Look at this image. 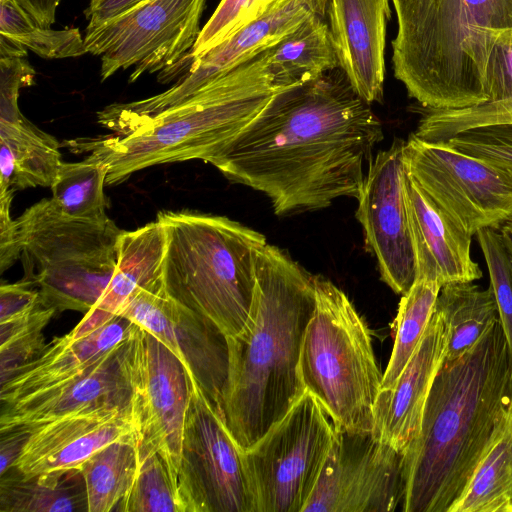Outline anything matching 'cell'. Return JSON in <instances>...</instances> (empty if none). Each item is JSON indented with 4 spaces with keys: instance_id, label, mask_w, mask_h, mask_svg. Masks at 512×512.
Wrapping results in <instances>:
<instances>
[{
    "instance_id": "7bdbcfd3",
    "label": "cell",
    "mask_w": 512,
    "mask_h": 512,
    "mask_svg": "<svg viewBox=\"0 0 512 512\" xmlns=\"http://www.w3.org/2000/svg\"><path fill=\"white\" fill-rule=\"evenodd\" d=\"M145 0H90L84 11L87 28L98 27L134 8Z\"/></svg>"
},
{
    "instance_id": "8992f818",
    "label": "cell",
    "mask_w": 512,
    "mask_h": 512,
    "mask_svg": "<svg viewBox=\"0 0 512 512\" xmlns=\"http://www.w3.org/2000/svg\"><path fill=\"white\" fill-rule=\"evenodd\" d=\"M166 252L163 278L172 297L209 318L227 336L245 327L256 287L260 232L226 216L160 211Z\"/></svg>"
},
{
    "instance_id": "7402d4cb",
    "label": "cell",
    "mask_w": 512,
    "mask_h": 512,
    "mask_svg": "<svg viewBox=\"0 0 512 512\" xmlns=\"http://www.w3.org/2000/svg\"><path fill=\"white\" fill-rule=\"evenodd\" d=\"M405 203L415 259V279L441 286L473 282L482 271L471 257V239L410 177L404 181Z\"/></svg>"
},
{
    "instance_id": "b9f144b4",
    "label": "cell",
    "mask_w": 512,
    "mask_h": 512,
    "mask_svg": "<svg viewBox=\"0 0 512 512\" xmlns=\"http://www.w3.org/2000/svg\"><path fill=\"white\" fill-rule=\"evenodd\" d=\"M14 189L0 190V272L9 269L20 258L18 226L10 214Z\"/></svg>"
},
{
    "instance_id": "9a60e30c",
    "label": "cell",
    "mask_w": 512,
    "mask_h": 512,
    "mask_svg": "<svg viewBox=\"0 0 512 512\" xmlns=\"http://www.w3.org/2000/svg\"><path fill=\"white\" fill-rule=\"evenodd\" d=\"M117 316L141 326L167 346L222 413L229 369L227 336L209 318L172 297L162 272L139 286Z\"/></svg>"
},
{
    "instance_id": "7a4b0ae2",
    "label": "cell",
    "mask_w": 512,
    "mask_h": 512,
    "mask_svg": "<svg viewBox=\"0 0 512 512\" xmlns=\"http://www.w3.org/2000/svg\"><path fill=\"white\" fill-rule=\"evenodd\" d=\"M512 412V354L500 319L443 361L406 451L404 512H448Z\"/></svg>"
},
{
    "instance_id": "30bf717a",
    "label": "cell",
    "mask_w": 512,
    "mask_h": 512,
    "mask_svg": "<svg viewBox=\"0 0 512 512\" xmlns=\"http://www.w3.org/2000/svg\"><path fill=\"white\" fill-rule=\"evenodd\" d=\"M122 364L131 388L139 463L158 453L178 489L192 376L167 346L133 322L123 346Z\"/></svg>"
},
{
    "instance_id": "f35d334b",
    "label": "cell",
    "mask_w": 512,
    "mask_h": 512,
    "mask_svg": "<svg viewBox=\"0 0 512 512\" xmlns=\"http://www.w3.org/2000/svg\"><path fill=\"white\" fill-rule=\"evenodd\" d=\"M445 142L465 154L512 165V124L468 130Z\"/></svg>"
},
{
    "instance_id": "8fae6325",
    "label": "cell",
    "mask_w": 512,
    "mask_h": 512,
    "mask_svg": "<svg viewBox=\"0 0 512 512\" xmlns=\"http://www.w3.org/2000/svg\"><path fill=\"white\" fill-rule=\"evenodd\" d=\"M403 158L410 177L467 235L512 220V165L413 134L405 141Z\"/></svg>"
},
{
    "instance_id": "ba28073f",
    "label": "cell",
    "mask_w": 512,
    "mask_h": 512,
    "mask_svg": "<svg viewBox=\"0 0 512 512\" xmlns=\"http://www.w3.org/2000/svg\"><path fill=\"white\" fill-rule=\"evenodd\" d=\"M16 222L23 279L38 288L41 304L56 312L90 311L114 274L123 230L109 217H70L51 198L27 208Z\"/></svg>"
},
{
    "instance_id": "d6a6232c",
    "label": "cell",
    "mask_w": 512,
    "mask_h": 512,
    "mask_svg": "<svg viewBox=\"0 0 512 512\" xmlns=\"http://www.w3.org/2000/svg\"><path fill=\"white\" fill-rule=\"evenodd\" d=\"M0 35L45 59H63L87 53L78 28L54 30L39 25L16 0H0Z\"/></svg>"
},
{
    "instance_id": "e575fe53",
    "label": "cell",
    "mask_w": 512,
    "mask_h": 512,
    "mask_svg": "<svg viewBox=\"0 0 512 512\" xmlns=\"http://www.w3.org/2000/svg\"><path fill=\"white\" fill-rule=\"evenodd\" d=\"M56 313L40 302L30 314L0 323V384L45 348L42 331Z\"/></svg>"
},
{
    "instance_id": "ffe728a7",
    "label": "cell",
    "mask_w": 512,
    "mask_h": 512,
    "mask_svg": "<svg viewBox=\"0 0 512 512\" xmlns=\"http://www.w3.org/2000/svg\"><path fill=\"white\" fill-rule=\"evenodd\" d=\"M446 355L443 322L433 310L423 338L388 389H381L373 410V435L405 452L420 433L433 381Z\"/></svg>"
},
{
    "instance_id": "e0dca14e",
    "label": "cell",
    "mask_w": 512,
    "mask_h": 512,
    "mask_svg": "<svg viewBox=\"0 0 512 512\" xmlns=\"http://www.w3.org/2000/svg\"><path fill=\"white\" fill-rule=\"evenodd\" d=\"M405 141L394 139L368 164L356 198V218L366 244L377 259L381 279L395 293L405 294L415 280V259L405 203Z\"/></svg>"
},
{
    "instance_id": "52a82bcc",
    "label": "cell",
    "mask_w": 512,
    "mask_h": 512,
    "mask_svg": "<svg viewBox=\"0 0 512 512\" xmlns=\"http://www.w3.org/2000/svg\"><path fill=\"white\" fill-rule=\"evenodd\" d=\"M315 306L306 327L300 374L305 390L322 405L334 427L373 428V410L383 373L369 329L347 295L314 276Z\"/></svg>"
},
{
    "instance_id": "74e56055",
    "label": "cell",
    "mask_w": 512,
    "mask_h": 512,
    "mask_svg": "<svg viewBox=\"0 0 512 512\" xmlns=\"http://www.w3.org/2000/svg\"><path fill=\"white\" fill-rule=\"evenodd\" d=\"M255 3L256 0H221L201 29L188 59L201 58L249 24Z\"/></svg>"
},
{
    "instance_id": "f546056e",
    "label": "cell",
    "mask_w": 512,
    "mask_h": 512,
    "mask_svg": "<svg viewBox=\"0 0 512 512\" xmlns=\"http://www.w3.org/2000/svg\"><path fill=\"white\" fill-rule=\"evenodd\" d=\"M135 439L112 442L80 467L86 486L88 512H120L139 470Z\"/></svg>"
},
{
    "instance_id": "4fadbf2b",
    "label": "cell",
    "mask_w": 512,
    "mask_h": 512,
    "mask_svg": "<svg viewBox=\"0 0 512 512\" xmlns=\"http://www.w3.org/2000/svg\"><path fill=\"white\" fill-rule=\"evenodd\" d=\"M178 490L184 512H255L243 449L193 377Z\"/></svg>"
},
{
    "instance_id": "5b68a950",
    "label": "cell",
    "mask_w": 512,
    "mask_h": 512,
    "mask_svg": "<svg viewBox=\"0 0 512 512\" xmlns=\"http://www.w3.org/2000/svg\"><path fill=\"white\" fill-rule=\"evenodd\" d=\"M394 76L430 110L488 101L486 65L497 38L512 32V0H391Z\"/></svg>"
},
{
    "instance_id": "4316f807",
    "label": "cell",
    "mask_w": 512,
    "mask_h": 512,
    "mask_svg": "<svg viewBox=\"0 0 512 512\" xmlns=\"http://www.w3.org/2000/svg\"><path fill=\"white\" fill-rule=\"evenodd\" d=\"M434 310L444 326V361H452L465 354L499 319L492 288L483 289L473 282L442 286Z\"/></svg>"
},
{
    "instance_id": "2e32d148",
    "label": "cell",
    "mask_w": 512,
    "mask_h": 512,
    "mask_svg": "<svg viewBox=\"0 0 512 512\" xmlns=\"http://www.w3.org/2000/svg\"><path fill=\"white\" fill-rule=\"evenodd\" d=\"M326 6L327 0H294L252 21L201 58L190 61L188 71L167 90L145 99L115 103L116 122L126 131L136 129L221 74L276 46L311 17L325 16Z\"/></svg>"
},
{
    "instance_id": "f1b7e54d",
    "label": "cell",
    "mask_w": 512,
    "mask_h": 512,
    "mask_svg": "<svg viewBox=\"0 0 512 512\" xmlns=\"http://www.w3.org/2000/svg\"><path fill=\"white\" fill-rule=\"evenodd\" d=\"M448 512H512V412Z\"/></svg>"
},
{
    "instance_id": "ee69618b",
    "label": "cell",
    "mask_w": 512,
    "mask_h": 512,
    "mask_svg": "<svg viewBox=\"0 0 512 512\" xmlns=\"http://www.w3.org/2000/svg\"><path fill=\"white\" fill-rule=\"evenodd\" d=\"M0 476L7 470L14 467L24 445L26 444L30 431L24 428H13L0 432Z\"/></svg>"
},
{
    "instance_id": "bcb514c9",
    "label": "cell",
    "mask_w": 512,
    "mask_h": 512,
    "mask_svg": "<svg viewBox=\"0 0 512 512\" xmlns=\"http://www.w3.org/2000/svg\"><path fill=\"white\" fill-rule=\"evenodd\" d=\"M500 232L503 236L504 242L512 254V220L506 222L501 226Z\"/></svg>"
},
{
    "instance_id": "d590c367",
    "label": "cell",
    "mask_w": 512,
    "mask_h": 512,
    "mask_svg": "<svg viewBox=\"0 0 512 512\" xmlns=\"http://www.w3.org/2000/svg\"><path fill=\"white\" fill-rule=\"evenodd\" d=\"M120 512H184L178 489L158 453L145 457Z\"/></svg>"
},
{
    "instance_id": "83f0119b",
    "label": "cell",
    "mask_w": 512,
    "mask_h": 512,
    "mask_svg": "<svg viewBox=\"0 0 512 512\" xmlns=\"http://www.w3.org/2000/svg\"><path fill=\"white\" fill-rule=\"evenodd\" d=\"M270 68L291 86L313 82L338 66L328 23L315 15L270 50Z\"/></svg>"
},
{
    "instance_id": "44dd1931",
    "label": "cell",
    "mask_w": 512,
    "mask_h": 512,
    "mask_svg": "<svg viewBox=\"0 0 512 512\" xmlns=\"http://www.w3.org/2000/svg\"><path fill=\"white\" fill-rule=\"evenodd\" d=\"M131 321L116 316L88 334L54 337L31 361L1 384L2 405L28 398L84 375L127 339Z\"/></svg>"
},
{
    "instance_id": "d4e9b609",
    "label": "cell",
    "mask_w": 512,
    "mask_h": 512,
    "mask_svg": "<svg viewBox=\"0 0 512 512\" xmlns=\"http://www.w3.org/2000/svg\"><path fill=\"white\" fill-rule=\"evenodd\" d=\"M60 146L22 113L0 118V190L51 187L62 163Z\"/></svg>"
},
{
    "instance_id": "603a6c76",
    "label": "cell",
    "mask_w": 512,
    "mask_h": 512,
    "mask_svg": "<svg viewBox=\"0 0 512 512\" xmlns=\"http://www.w3.org/2000/svg\"><path fill=\"white\" fill-rule=\"evenodd\" d=\"M124 343L84 375L37 395L2 405L0 432L13 428L30 429L87 408L131 407V388L122 364Z\"/></svg>"
},
{
    "instance_id": "1f68e13d",
    "label": "cell",
    "mask_w": 512,
    "mask_h": 512,
    "mask_svg": "<svg viewBox=\"0 0 512 512\" xmlns=\"http://www.w3.org/2000/svg\"><path fill=\"white\" fill-rule=\"evenodd\" d=\"M437 281L415 279L402 295L395 318L392 354L381 389L391 388L420 344L441 289Z\"/></svg>"
},
{
    "instance_id": "60d3db41",
    "label": "cell",
    "mask_w": 512,
    "mask_h": 512,
    "mask_svg": "<svg viewBox=\"0 0 512 512\" xmlns=\"http://www.w3.org/2000/svg\"><path fill=\"white\" fill-rule=\"evenodd\" d=\"M40 304L39 290L24 279L0 286V323L24 317Z\"/></svg>"
},
{
    "instance_id": "836d02e7",
    "label": "cell",
    "mask_w": 512,
    "mask_h": 512,
    "mask_svg": "<svg viewBox=\"0 0 512 512\" xmlns=\"http://www.w3.org/2000/svg\"><path fill=\"white\" fill-rule=\"evenodd\" d=\"M503 124H512V97L460 109H428L413 135L427 142H445L468 130Z\"/></svg>"
},
{
    "instance_id": "ab89813d",
    "label": "cell",
    "mask_w": 512,
    "mask_h": 512,
    "mask_svg": "<svg viewBox=\"0 0 512 512\" xmlns=\"http://www.w3.org/2000/svg\"><path fill=\"white\" fill-rule=\"evenodd\" d=\"M485 89L487 102L512 97V32L500 35L489 54Z\"/></svg>"
},
{
    "instance_id": "484cf974",
    "label": "cell",
    "mask_w": 512,
    "mask_h": 512,
    "mask_svg": "<svg viewBox=\"0 0 512 512\" xmlns=\"http://www.w3.org/2000/svg\"><path fill=\"white\" fill-rule=\"evenodd\" d=\"M0 512H88L78 468L26 476L12 467L0 476Z\"/></svg>"
},
{
    "instance_id": "3957f363",
    "label": "cell",
    "mask_w": 512,
    "mask_h": 512,
    "mask_svg": "<svg viewBox=\"0 0 512 512\" xmlns=\"http://www.w3.org/2000/svg\"><path fill=\"white\" fill-rule=\"evenodd\" d=\"M314 306V276L279 247L267 243L260 248L248 321L240 333L227 337L222 415L243 450L260 440L306 391L300 355Z\"/></svg>"
},
{
    "instance_id": "4dcf8cb0",
    "label": "cell",
    "mask_w": 512,
    "mask_h": 512,
    "mask_svg": "<svg viewBox=\"0 0 512 512\" xmlns=\"http://www.w3.org/2000/svg\"><path fill=\"white\" fill-rule=\"evenodd\" d=\"M108 168L86 157L80 162H62L51 185V199L66 215L89 221L108 218L104 187Z\"/></svg>"
},
{
    "instance_id": "8d00e7d4",
    "label": "cell",
    "mask_w": 512,
    "mask_h": 512,
    "mask_svg": "<svg viewBox=\"0 0 512 512\" xmlns=\"http://www.w3.org/2000/svg\"><path fill=\"white\" fill-rule=\"evenodd\" d=\"M490 277L506 339L512 354V254L496 228L476 233Z\"/></svg>"
},
{
    "instance_id": "6da1fadb",
    "label": "cell",
    "mask_w": 512,
    "mask_h": 512,
    "mask_svg": "<svg viewBox=\"0 0 512 512\" xmlns=\"http://www.w3.org/2000/svg\"><path fill=\"white\" fill-rule=\"evenodd\" d=\"M382 139L371 104L324 75L276 95L211 164L265 194L276 215H291L357 198Z\"/></svg>"
},
{
    "instance_id": "cb8c5ba5",
    "label": "cell",
    "mask_w": 512,
    "mask_h": 512,
    "mask_svg": "<svg viewBox=\"0 0 512 512\" xmlns=\"http://www.w3.org/2000/svg\"><path fill=\"white\" fill-rule=\"evenodd\" d=\"M166 232L157 219L136 230L124 231L118 240L117 266L103 294L71 330L82 336L117 316L130 295L162 272Z\"/></svg>"
},
{
    "instance_id": "5bb4252c",
    "label": "cell",
    "mask_w": 512,
    "mask_h": 512,
    "mask_svg": "<svg viewBox=\"0 0 512 512\" xmlns=\"http://www.w3.org/2000/svg\"><path fill=\"white\" fill-rule=\"evenodd\" d=\"M405 452L372 430L334 427L319 479L303 512H389L406 492Z\"/></svg>"
},
{
    "instance_id": "7c38bea8",
    "label": "cell",
    "mask_w": 512,
    "mask_h": 512,
    "mask_svg": "<svg viewBox=\"0 0 512 512\" xmlns=\"http://www.w3.org/2000/svg\"><path fill=\"white\" fill-rule=\"evenodd\" d=\"M206 1L145 0L98 27H86L85 49L100 57L101 80L130 67V82L160 71L166 78L191 52Z\"/></svg>"
},
{
    "instance_id": "9c48e42d",
    "label": "cell",
    "mask_w": 512,
    "mask_h": 512,
    "mask_svg": "<svg viewBox=\"0 0 512 512\" xmlns=\"http://www.w3.org/2000/svg\"><path fill=\"white\" fill-rule=\"evenodd\" d=\"M308 391L253 446L243 450L255 512H303L334 437V425Z\"/></svg>"
},
{
    "instance_id": "d6986e66",
    "label": "cell",
    "mask_w": 512,
    "mask_h": 512,
    "mask_svg": "<svg viewBox=\"0 0 512 512\" xmlns=\"http://www.w3.org/2000/svg\"><path fill=\"white\" fill-rule=\"evenodd\" d=\"M391 0H327L329 32L353 91L369 104L383 98Z\"/></svg>"
},
{
    "instance_id": "277c9868",
    "label": "cell",
    "mask_w": 512,
    "mask_h": 512,
    "mask_svg": "<svg viewBox=\"0 0 512 512\" xmlns=\"http://www.w3.org/2000/svg\"><path fill=\"white\" fill-rule=\"evenodd\" d=\"M270 50L221 74L127 135L76 138L63 145L106 164V185L120 184L151 166L193 159L211 164L276 95L299 87L277 80Z\"/></svg>"
},
{
    "instance_id": "ac0fdd59",
    "label": "cell",
    "mask_w": 512,
    "mask_h": 512,
    "mask_svg": "<svg viewBox=\"0 0 512 512\" xmlns=\"http://www.w3.org/2000/svg\"><path fill=\"white\" fill-rule=\"evenodd\" d=\"M27 430L30 436L14 465L26 476L80 469L106 445L136 440L132 406L87 408Z\"/></svg>"
},
{
    "instance_id": "f6af8a7d",
    "label": "cell",
    "mask_w": 512,
    "mask_h": 512,
    "mask_svg": "<svg viewBox=\"0 0 512 512\" xmlns=\"http://www.w3.org/2000/svg\"><path fill=\"white\" fill-rule=\"evenodd\" d=\"M293 1L294 0H256L252 14V21L264 15L278 11Z\"/></svg>"
}]
</instances>
